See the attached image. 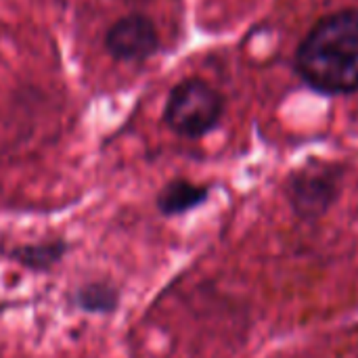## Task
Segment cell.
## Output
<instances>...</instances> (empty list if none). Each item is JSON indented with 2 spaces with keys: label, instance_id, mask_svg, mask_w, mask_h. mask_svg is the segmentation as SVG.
Segmentation results:
<instances>
[{
  "label": "cell",
  "instance_id": "obj_1",
  "mask_svg": "<svg viewBox=\"0 0 358 358\" xmlns=\"http://www.w3.org/2000/svg\"><path fill=\"white\" fill-rule=\"evenodd\" d=\"M298 73L315 90L348 94L358 90V8L321 19L296 55Z\"/></svg>",
  "mask_w": 358,
  "mask_h": 358
},
{
  "label": "cell",
  "instance_id": "obj_2",
  "mask_svg": "<svg viewBox=\"0 0 358 358\" xmlns=\"http://www.w3.org/2000/svg\"><path fill=\"white\" fill-rule=\"evenodd\" d=\"M222 115V96L203 80L180 82L168 99L166 124L180 136L199 138L216 128Z\"/></svg>",
  "mask_w": 358,
  "mask_h": 358
},
{
  "label": "cell",
  "instance_id": "obj_3",
  "mask_svg": "<svg viewBox=\"0 0 358 358\" xmlns=\"http://www.w3.org/2000/svg\"><path fill=\"white\" fill-rule=\"evenodd\" d=\"M342 172L334 166H306L289 176L285 185V195L302 220H319L340 197Z\"/></svg>",
  "mask_w": 358,
  "mask_h": 358
},
{
  "label": "cell",
  "instance_id": "obj_4",
  "mask_svg": "<svg viewBox=\"0 0 358 358\" xmlns=\"http://www.w3.org/2000/svg\"><path fill=\"white\" fill-rule=\"evenodd\" d=\"M157 31L143 15L120 19L107 34V48L120 61H143L157 48Z\"/></svg>",
  "mask_w": 358,
  "mask_h": 358
},
{
  "label": "cell",
  "instance_id": "obj_5",
  "mask_svg": "<svg viewBox=\"0 0 358 358\" xmlns=\"http://www.w3.org/2000/svg\"><path fill=\"white\" fill-rule=\"evenodd\" d=\"M69 252V243L65 239H42L36 243H19L4 252V256L17 266L29 273H50L55 266L63 262Z\"/></svg>",
  "mask_w": 358,
  "mask_h": 358
},
{
  "label": "cell",
  "instance_id": "obj_6",
  "mask_svg": "<svg viewBox=\"0 0 358 358\" xmlns=\"http://www.w3.org/2000/svg\"><path fill=\"white\" fill-rule=\"evenodd\" d=\"M210 197V189L203 185H195L185 178L170 180L155 197L157 212L166 218L182 216L199 206H203Z\"/></svg>",
  "mask_w": 358,
  "mask_h": 358
},
{
  "label": "cell",
  "instance_id": "obj_7",
  "mask_svg": "<svg viewBox=\"0 0 358 358\" xmlns=\"http://www.w3.org/2000/svg\"><path fill=\"white\" fill-rule=\"evenodd\" d=\"M71 304L86 315H113L120 308V289L109 281H90L73 292Z\"/></svg>",
  "mask_w": 358,
  "mask_h": 358
}]
</instances>
